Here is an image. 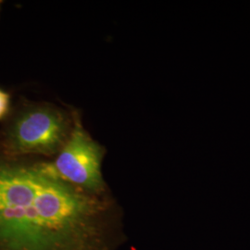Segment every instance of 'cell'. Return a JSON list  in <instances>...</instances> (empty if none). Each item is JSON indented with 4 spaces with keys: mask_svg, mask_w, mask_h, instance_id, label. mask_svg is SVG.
I'll return each instance as SVG.
<instances>
[{
    "mask_svg": "<svg viewBox=\"0 0 250 250\" xmlns=\"http://www.w3.org/2000/svg\"><path fill=\"white\" fill-rule=\"evenodd\" d=\"M126 240L111 194L83 191L50 161L0 147V250H119Z\"/></svg>",
    "mask_w": 250,
    "mask_h": 250,
    "instance_id": "cell-1",
    "label": "cell"
},
{
    "mask_svg": "<svg viewBox=\"0 0 250 250\" xmlns=\"http://www.w3.org/2000/svg\"><path fill=\"white\" fill-rule=\"evenodd\" d=\"M71 131V121L62 110L28 107L14 119L0 147L12 156L50 158L62 150Z\"/></svg>",
    "mask_w": 250,
    "mask_h": 250,
    "instance_id": "cell-2",
    "label": "cell"
},
{
    "mask_svg": "<svg viewBox=\"0 0 250 250\" xmlns=\"http://www.w3.org/2000/svg\"><path fill=\"white\" fill-rule=\"evenodd\" d=\"M105 149L84 130L78 116L71 134L50 165L63 181L93 195L110 194L102 173Z\"/></svg>",
    "mask_w": 250,
    "mask_h": 250,
    "instance_id": "cell-3",
    "label": "cell"
},
{
    "mask_svg": "<svg viewBox=\"0 0 250 250\" xmlns=\"http://www.w3.org/2000/svg\"><path fill=\"white\" fill-rule=\"evenodd\" d=\"M10 106V96L9 93L0 89V120L6 116Z\"/></svg>",
    "mask_w": 250,
    "mask_h": 250,
    "instance_id": "cell-4",
    "label": "cell"
}]
</instances>
